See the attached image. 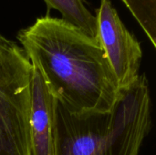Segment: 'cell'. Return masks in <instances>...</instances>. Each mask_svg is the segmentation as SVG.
<instances>
[{"label": "cell", "mask_w": 156, "mask_h": 155, "mask_svg": "<svg viewBox=\"0 0 156 155\" xmlns=\"http://www.w3.org/2000/svg\"><path fill=\"white\" fill-rule=\"evenodd\" d=\"M17 39L51 94L70 114L109 112L122 97L100 42L61 18L37 17L18 32Z\"/></svg>", "instance_id": "obj_1"}, {"label": "cell", "mask_w": 156, "mask_h": 155, "mask_svg": "<svg viewBox=\"0 0 156 155\" xmlns=\"http://www.w3.org/2000/svg\"><path fill=\"white\" fill-rule=\"evenodd\" d=\"M30 92L32 155H55L56 99L35 67L32 70Z\"/></svg>", "instance_id": "obj_5"}, {"label": "cell", "mask_w": 156, "mask_h": 155, "mask_svg": "<svg viewBox=\"0 0 156 155\" xmlns=\"http://www.w3.org/2000/svg\"><path fill=\"white\" fill-rule=\"evenodd\" d=\"M151 126L149 81L140 74L106 113L76 116L56 100L55 155H139Z\"/></svg>", "instance_id": "obj_2"}, {"label": "cell", "mask_w": 156, "mask_h": 155, "mask_svg": "<svg viewBox=\"0 0 156 155\" xmlns=\"http://www.w3.org/2000/svg\"><path fill=\"white\" fill-rule=\"evenodd\" d=\"M32 70L23 48L0 34V155H32Z\"/></svg>", "instance_id": "obj_3"}, {"label": "cell", "mask_w": 156, "mask_h": 155, "mask_svg": "<svg viewBox=\"0 0 156 155\" xmlns=\"http://www.w3.org/2000/svg\"><path fill=\"white\" fill-rule=\"evenodd\" d=\"M48 9H56L61 19L98 40L96 16L87 7L85 0H44Z\"/></svg>", "instance_id": "obj_6"}, {"label": "cell", "mask_w": 156, "mask_h": 155, "mask_svg": "<svg viewBox=\"0 0 156 155\" xmlns=\"http://www.w3.org/2000/svg\"><path fill=\"white\" fill-rule=\"evenodd\" d=\"M156 47V0H122Z\"/></svg>", "instance_id": "obj_7"}, {"label": "cell", "mask_w": 156, "mask_h": 155, "mask_svg": "<svg viewBox=\"0 0 156 155\" xmlns=\"http://www.w3.org/2000/svg\"><path fill=\"white\" fill-rule=\"evenodd\" d=\"M100 42L122 91L140 76L143 50L137 38L126 28L110 0H101L96 9Z\"/></svg>", "instance_id": "obj_4"}]
</instances>
